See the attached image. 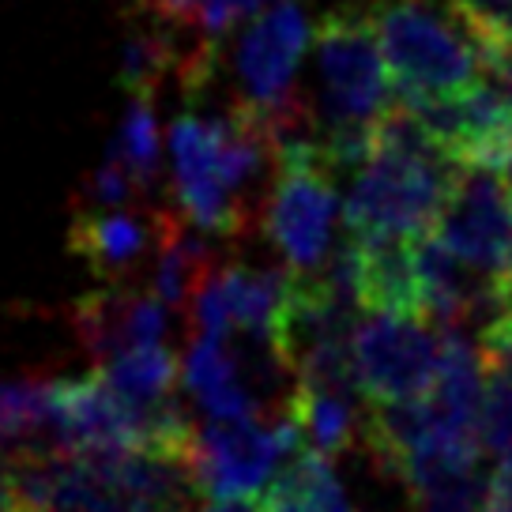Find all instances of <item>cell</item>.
Returning a JSON list of instances; mask_svg holds the SVG:
<instances>
[{
  "instance_id": "obj_1",
  "label": "cell",
  "mask_w": 512,
  "mask_h": 512,
  "mask_svg": "<svg viewBox=\"0 0 512 512\" xmlns=\"http://www.w3.org/2000/svg\"><path fill=\"white\" fill-rule=\"evenodd\" d=\"M317 76L324 95V151L336 170H358L373 155V125L392 106V76L384 64L373 16L332 12L317 27Z\"/></svg>"
},
{
  "instance_id": "obj_2",
  "label": "cell",
  "mask_w": 512,
  "mask_h": 512,
  "mask_svg": "<svg viewBox=\"0 0 512 512\" xmlns=\"http://www.w3.org/2000/svg\"><path fill=\"white\" fill-rule=\"evenodd\" d=\"M313 38L317 31L305 16L302 0H272L264 12H256L238 42V110L256 117L279 147L305 136V128L313 125L305 98L294 91V76Z\"/></svg>"
},
{
  "instance_id": "obj_3",
  "label": "cell",
  "mask_w": 512,
  "mask_h": 512,
  "mask_svg": "<svg viewBox=\"0 0 512 512\" xmlns=\"http://www.w3.org/2000/svg\"><path fill=\"white\" fill-rule=\"evenodd\" d=\"M336 162L328 159L324 144L309 136L287 140L279 147L272 174V192L264 204V230L294 275H317L336 249L339 196L332 181Z\"/></svg>"
},
{
  "instance_id": "obj_4",
  "label": "cell",
  "mask_w": 512,
  "mask_h": 512,
  "mask_svg": "<svg viewBox=\"0 0 512 512\" xmlns=\"http://www.w3.org/2000/svg\"><path fill=\"white\" fill-rule=\"evenodd\" d=\"M373 31L396 95L411 91H460L482 68L479 42L445 4L396 0L373 12Z\"/></svg>"
},
{
  "instance_id": "obj_5",
  "label": "cell",
  "mask_w": 512,
  "mask_h": 512,
  "mask_svg": "<svg viewBox=\"0 0 512 512\" xmlns=\"http://www.w3.org/2000/svg\"><path fill=\"white\" fill-rule=\"evenodd\" d=\"M460 162L369 155L354 170V185L343 200V230L358 238H422L430 234Z\"/></svg>"
},
{
  "instance_id": "obj_6",
  "label": "cell",
  "mask_w": 512,
  "mask_h": 512,
  "mask_svg": "<svg viewBox=\"0 0 512 512\" xmlns=\"http://www.w3.org/2000/svg\"><path fill=\"white\" fill-rule=\"evenodd\" d=\"M302 448V426L287 411V415H275L268 426H260V418L208 422L204 430L192 433L185 460L200 494L211 501H238V497L264 494L275 471Z\"/></svg>"
},
{
  "instance_id": "obj_7",
  "label": "cell",
  "mask_w": 512,
  "mask_h": 512,
  "mask_svg": "<svg viewBox=\"0 0 512 512\" xmlns=\"http://www.w3.org/2000/svg\"><path fill=\"white\" fill-rule=\"evenodd\" d=\"M351 354L369 403L418 400L437 381V336L426 317L366 313L354 328Z\"/></svg>"
},
{
  "instance_id": "obj_8",
  "label": "cell",
  "mask_w": 512,
  "mask_h": 512,
  "mask_svg": "<svg viewBox=\"0 0 512 512\" xmlns=\"http://www.w3.org/2000/svg\"><path fill=\"white\" fill-rule=\"evenodd\" d=\"M174 204L196 230L219 238H245L253 223L219 181V117L181 113L170 125Z\"/></svg>"
},
{
  "instance_id": "obj_9",
  "label": "cell",
  "mask_w": 512,
  "mask_h": 512,
  "mask_svg": "<svg viewBox=\"0 0 512 512\" xmlns=\"http://www.w3.org/2000/svg\"><path fill=\"white\" fill-rule=\"evenodd\" d=\"M433 234L456 256L482 272L505 275V253L512 238V192L486 166H460L448 189Z\"/></svg>"
},
{
  "instance_id": "obj_10",
  "label": "cell",
  "mask_w": 512,
  "mask_h": 512,
  "mask_svg": "<svg viewBox=\"0 0 512 512\" xmlns=\"http://www.w3.org/2000/svg\"><path fill=\"white\" fill-rule=\"evenodd\" d=\"M166 305L155 294L128 287V283H110L102 290L83 294L72 309V328L80 336L83 351L95 358L98 366L132 347H151L166 336Z\"/></svg>"
},
{
  "instance_id": "obj_11",
  "label": "cell",
  "mask_w": 512,
  "mask_h": 512,
  "mask_svg": "<svg viewBox=\"0 0 512 512\" xmlns=\"http://www.w3.org/2000/svg\"><path fill=\"white\" fill-rule=\"evenodd\" d=\"M68 241L91 272L121 279L136 272L151 249H159V211L80 208L68 226Z\"/></svg>"
},
{
  "instance_id": "obj_12",
  "label": "cell",
  "mask_w": 512,
  "mask_h": 512,
  "mask_svg": "<svg viewBox=\"0 0 512 512\" xmlns=\"http://www.w3.org/2000/svg\"><path fill=\"white\" fill-rule=\"evenodd\" d=\"M181 384L211 422H245V418L264 415L238 366V354L226 347V339L196 332L181 358Z\"/></svg>"
},
{
  "instance_id": "obj_13",
  "label": "cell",
  "mask_w": 512,
  "mask_h": 512,
  "mask_svg": "<svg viewBox=\"0 0 512 512\" xmlns=\"http://www.w3.org/2000/svg\"><path fill=\"white\" fill-rule=\"evenodd\" d=\"M358 245H362V305H366V313L422 317L415 238H358Z\"/></svg>"
},
{
  "instance_id": "obj_14",
  "label": "cell",
  "mask_w": 512,
  "mask_h": 512,
  "mask_svg": "<svg viewBox=\"0 0 512 512\" xmlns=\"http://www.w3.org/2000/svg\"><path fill=\"white\" fill-rule=\"evenodd\" d=\"M362 388H328V384H294L290 415L302 426L305 445L336 460L358 437V400Z\"/></svg>"
},
{
  "instance_id": "obj_15",
  "label": "cell",
  "mask_w": 512,
  "mask_h": 512,
  "mask_svg": "<svg viewBox=\"0 0 512 512\" xmlns=\"http://www.w3.org/2000/svg\"><path fill=\"white\" fill-rule=\"evenodd\" d=\"M264 512H351V501L339 486L328 456L313 448L294 452L287 464L275 471L268 490L260 494Z\"/></svg>"
},
{
  "instance_id": "obj_16",
  "label": "cell",
  "mask_w": 512,
  "mask_h": 512,
  "mask_svg": "<svg viewBox=\"0 0 512 512\" xmlns=\"http://www.w3.org/2000/svg\"><path fill=\"white\" fill-rule=\"evenodd\" d=\"M464 106V140H460V162L464 166H486L505 170L512 155V102L494 83H467L460 87Z\"/></svg>"
},
{
  "instance_id": "obj_17",
  "label": "cell",
  "mask_w": 512,
  "mask_h": 512,
  "mask_svg": "<svg viewBox=\"0 0 512 512\" xmlns=\"http://www.w3.org/2000/svg\"><path fill=\"white\" fill-rule=\"evenodd\" d=\"M53 448V381H0V452Z\"/></svg>"
},
{
  "instance_id": "obj_18",
  "label": "cell",
  "mask_w": 512,
  "mask_h": 512,
  "mask_svg": "<svg viewBox=\"0 0 512 512\" xmlns=\"http://www.w3.org/2000/svg\"><path fill=\"white\" fill-rule=\"evenodd\" d=\"M95 373L128 403H162L174 396L181 362L170 347L151 343V347H132V351L102 362Z\"/></svg>"
},
{
  "instance_id": "obj_19",
  "label": "cell",
  "mask_w": 512,
  "mask_h": 512,
  "mask_svg": "<svg viewBox=\"0 0 512 512\" xmlns=\"http://www.w3.org/2000/svg\"><path fill=\"white\" fill-rule=\"evenodd\" d=\"M110 155L125 166L140 192H151L159 181V125H155V106L151 98L132 95L121 121V132L113 140Z\"/></svg>"
},
{
  "instance_id": "obj_20",
  "label": "cell",
  "mask_w": 512,
  "mask_h": 512,
  "mask_svg": "<svg viewBox=\"0 0 512 512\" xmlns=\"http://www.w3.org/2000/svg\"><path fill=\"white\" fill-rule=\"evenodd\" d=\"M475 437L486 456L505 460L512 456V373L490 366L486 388H482L479 415H475Z\"/></svg>"
},
{
  "instance_id": "obj_21",
  "label": "cell",
  "mask_w": 512,
  "mask_h": 512,
  "mask_svg": "<svg viewBox=\"0 0 512 512\" xmlns=\"http://www.w3.org/2000/svg\"><path fill=\"white\" fill-rule=\"evenodd\" d=\"M441 4L471 31L479 53L501 38H512V0H441Z\"/></svg>"
},
{
  "instance_id": "obj_22",
  "label": "cell",
  "mask_w": 512,
  "mask_h": 512,
  "mask_svg": "<svg viewBox=\"0 0 512 512\" xmlns=\"http://www.w3.org/2000/svg\"><path fill=\"white\" fill-rule=\"evenodd\" d=\"M268 4H272V0H204V4H200V16H196V34L215 49L234 23L256 16V12H264Z\"/></svg>"
},
{
  "instance_id": "obj_23",
  "label": "cell",
  "mask_w": 512,
  "mask_h": 512,
  "mask_svg": "<svg viewBox=\"0 0 512 512\" xmlns=\"http://www.w3.org/2000/svg\"><path fill=\"white\" fill-rule=\"evenodd\" d=\"M136 192H140V185L132 181V174H128L113 155L102 162L95 174L87 177V185H83L87 208H125Z\"/></svg>"
},
{
  "instance_id": "obj_24",
  "label": "cell",
  "mask_w": 512,
  "mask_h": 512,
  "mask_svg": "<svg viewBox=\"0 0 512 512\" xmlns=\"http://www.w3.org/2000/svg\"><path fill=\"white\" fill-rule=\"evenodd\" d=\"M479 339H482V351H486V366L512 373V309L501 320H494Z\"/></svg>"
},
{
  "instance_id": "obj_25",
  "label": "cell",
  "mask_w": 512,
  "mask_h": 512,
  "mask_svg": "<svg viewBox=\"0 0 512 512\" xmlns=\"http://www.w3.org/2000/svg\"><path fill=\"white\" fill-rule=\"evenodd\" d=\"M482 68L490 72V83L497 91L512 102V38H501V42L482 49Z\"/></svg>"
},
{
  "instance_id": "obj_26",
  "label": "cell",
  "mask_w": 512,
  "mask_h": 512,
  "mask_svg": "<svg viewBox=\"0 0 512 512\" xmlns=\"http://www.w3.org/2000/svg\"><path fill=\"white\" fill-rule=\"evenodd\" d=\"M486 512H512V456H505V460L497 464L494 479H490Z\"/></svg>"
},
{
  "instance_id": "obj_27",
  "label": "cell",
  "mask_w": 512,
  "mask_h": 512,
  "mask_svg": "<svg viewBox=\"0 0 512 512\" xmlns=\"http://www.w3.org/2000/svg\"><path fill=\"white\" fill-rule=\"evenodd\" d=\"M204 512H264V509H260V501H253V497H238V501H215Z\"/></svg>"
},
{
  "instance_id": "obj_28",
  "label": "cell",
  "mask_w": 512,
  "mask_h": 512,
  "mask_svg": "<svg viewBox=\"0 0 512 512\" xmlns=\"http://www.w3.org/2000/svg\"><path fill=\"white\" fill-rule=\"evenodd\" d=\"M501 177H505V185H509V192H512V155H509V162H505V170H501Z\"/></svg>"
},
{
  "instance_id": "obj_29",
  "label": "cell",
  "mask_w": 512,
  "mask_h": 512,
  "mask_svg": "<svg viewBox=\"0 0 512 512\" xmlns=\"http://www.w3.org/2000/svg\"><path fill=\"white\" fill-rule=\"evenodd\" d=\"M505 275H509V283H512V238H509V253H505Z\"/></svg>"
}]
</instances>
